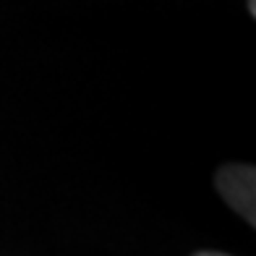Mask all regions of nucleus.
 I'll return each instance as SVG.
<instances>
[{"label": "nucleus", "mask_w": 256, "mask_h": 256, "mask_svg": "<svg viewBox=\"0 0 256 256\" xmlns=\"http://www.w3.org/2000/svg\"><path fill=\"white\" fill-rule=\"evenodd\" d=\"M217 186L222 191V199H228L232 209H238L243 217H248V222H254V168H222L217 176Z\"/></svg>", "instance_id": "nucleus-1"}, {"label": "nucleus", "mask_w": 256, "mask_h": 256, "mask_svg": "<svg viewBox=\"0 0 256 256\" xmlns=\"http://www.w3.org/2000/svg\"><path fill=\"white\" fill-rule=\"evenodd\" d=\"M196 256H222V254H196Z\"/></svg>", "instance_id": "nucleus-3"}, {"label": "nucleus", "mask_w": 256, "mask_h": 256, "mask_svg": "<svg viewBox=\"0 0 256 256\" xmlns=\"http://www.w3.org/2000/svg\"><path fill=\"white\" fill-rule=\"evenodd\" d=\"M248 3H251V6H248V10H251V16H254V14H256V0H248Z\"/></svg>", "instance_id": "nucleus-2"}]
</instances>
